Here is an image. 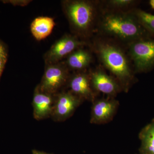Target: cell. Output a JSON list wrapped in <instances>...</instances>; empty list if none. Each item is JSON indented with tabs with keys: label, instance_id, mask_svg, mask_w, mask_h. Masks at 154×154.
<instances>
[{
	"label": "cell",
	"instance_id": "6da1fadb",
	"mask_svg": "<svg viewBox=\"0 0 154 154\" xmlns=\"http://www.w3.org/2000/svg\"><path fill=\"white\" fill-rule=\"evenodd\" d=\"M97 29L106 38L128 44L152 36L131 12L101 8Z\"/></svg>",
	"mask_w": 154,
	"mask_h": 154
},
{
	"label": "cell",
	"instance_id": "7a4b0ae2",
	"mask_svg": "<svg viewBox=\"0 0 154 154\" xmlns=\"http://www.w3.org/2000/svg\"><path fill=\"white\" fill-rule=\"evenodd\" d=\"M92 48L104 66L114 76L122 89L127 91L135 73L129 56L116 41L107 38H96Z\"/></svg>",
	"mask_w": 154,
	"mask_h": 154
},
{
	"label": "cell",
	"instance_id": "3957f363",
	"mask_svg": "<svg viewBox=\"0 0 154 154\" xmlns=\"http://www.w3.org/2000/svg\"><path fill=\"white\" fill-rule=\"evenodd\" d=\"M96 2L67 0L62 2L64 13L74 35L79 38L90 36L97 28L100 8Z\"/></svg>",
	"mask_w": 154,
	"mask_h": 154
},
{
	"label": "cell",
	"instance_id": "277c9868",
	"mask_svg": "<svg viewBox=\"0 0 154 154\" xmlns=\"http://www.w3.org/2000/svg\"><path fill=\"white\" fill-rule=\"evenodd\" d=\"M128 55L135 73L150 70L154 66V39H140L128 44Z\"/></svg>",
	"mask_w": 154,
	"mask_h": 154
},
{
	"label": "cell",
	"instance_id": "5b68a950",
	"mask_svg": "<svg viewBox=\"0 0 154 154\" xmlns=\"http://www.w3.org/2000/svg\"><path fill=\"white\" fill-rule=\"evenodd\" d=\"M45 65L44 74L38 86L43 92L54 95L67 85L70 75L69 69L64 62Z\"/></svg>",
	"mask_w": 154,
	"mask_h": 154
},
{
	"label": "cell",
	"instance_id": "8992f818",
	"mask_svg": "<svg viewBox=\"0 0 154 154\" xmlns=\"http://www.w3.org/2000/svg\"><path fill=\"white\" fill-rule=\"evenodd\" d=\"M87 44L75 35L67 34L55 42L45 53L44 59L45 64L57 63L80 48Z\"/></svg>",
	"mask_w": 154,
	"mask_h": 154
},
{
	"label": "cell",
	"instance_id": "52a82bcc",
	"mask_svg": "<svg viewBox=\"0 0 154 154\" xmlns=\"http://www.w3.org/2000/svg\"><path fill=\"white\" fill-rule=\"evenodd\" d=\"M83 100L70 91H62L55 95L54 105L51 118L61 122L69 118Z\"/></svg>",
	"mask_w": 154,
	"mask_h": 154
},
{
	"label": "cell",
	"instance_id": "ba28073f",
	"mask_svg": "<svg viewBox=\"0 0 154 154\" xmlns=\"http://www.w3.org/2000/svg\"><path fill=\"white\" fill-rule=\"evenodd\" d=\"M66 85L69 89V91L83 101H95L96 93L91 85L90 74L85 71L70 75Z\"/></svg>",
	"mask_w": 154,
	"mask_h": 154
},
{
	"label": "cell",
	"instance_id": "9c48e42d",
	"mask_svg": "<svg viewBox=\"0 0 154 154\" xmlns=\"http://www.w3.org/2000/svg\"><path fill=\"white\" fill-rule=\"evenodd\" d=\"M89 74L91 85L94 91L101 92L112 98L122 89L121 86L115 78L107 75L100 68L92 71Z\"/></svg>",
	"mask_w": 154,
	"mask_h": 154
},
{
	"label": "cell",
	"instance_id": "30bf717a",
	"mask_svg": "<svg viewBox=\"0 0 154 154\" xmlns=\"http://www.w3.org/2000/svg\"><path fill=\"white\" fill-rule=\"evenodd\" d=\"M91 110V122L93 124H102L110 122L116 113L118 101L109 97L94 101Z\"/></svg>",
	"mask_w": 154,
	"mask_h": 154
},
{
	"label": "cell",
	"instance_id": "8fae6325",
	"mask_svg": "<svg viewBox=\"0 0 154 154\" xmlns=\"http://www.w3.org/2000/svg\"><path fill=\"white\" fill-rule=\"evenodd\" d=\"M55 95L41 91L38 85L34 91L32 106L33 117L37 120L51 118L54 105Z\"/></svg>",
	"mask_w": 154,
	"mask_h": 154
},
{
	"label": "cell",
	"instance_id": "7c38bea8",
	"mask_svg": "<svg viewBox=\"0 0 154 154\" xmlns=\"http://www.w3.org/2000/svg\"><path fill=\"white\" fill-rule=\"evenodd\" d=\"M92 61L91 53L82 47L69 54L65 63L69 69L80 72L85 70L90 65Z\"/></svg>",
	"mask_w": 154,
	"mask_h": 154
},
{
	"label": "cell",
	"instance_id": "4fadbf2b",
	"mask_svg": "<svg viewBox=\"0 0 154 154\" xmlns=\"http://www.w3.org/2000/svg\"><path fill=\"white\" fill-rule=\"evenodd\" d=\"M55 25L54 19L51 17H38L31 23L30 31L36 40L41 41L51 34Z\"/></svg>",
	"mask_w": 154,
	"mask_h": 154
},
{
	"label": "cell",
	"instance_id": "5bb4252c",
	"mask_svg": "<svg viewBox=\"0 0 154 154\" xmlns=\"http://www.w3.org/2000/svg\"><path fill=\"white\" fill-rule=\"evenodd\" d=\"M141 152L143 154H154V122L146 127L140 133Z\"/></svg>",
	"mask_w": 154,
	"mask_h": 154
},
{
	"label": "cell",
	"instance_id": "9a60e30c",
	"mask_svg": "<svg viewBox=\"0 0 154 154\" xmlns=\"http://www.w3.org/2000/svg\"><path fill=\"white\" fill-rule=\"evenodd\" d=\"M131 11L142 26L152 36H154V15L140 9H132Z\"/></svg>",
	"mask_w": 154,
	"mask_h": 154
},
{
	"label": "cell",
	"instance_id": "2e32d148",
	"mask_svg": "<svg viewBox=\"0 0 154 154\" xmlns=\"http://www.w3.org/2000/svg\"><path fill=\"white\" fill-rule=\"evenodd\" d=\"M136 2L137 1L133 0H110L104 2L105 8L122 11H128L126 9L133 6Z\"/></svg>",
	"mask_w": 154,
	"mask_h": 154
},
{
	"label": "cell",
	"instance_id": "e0dca14e",
	"mask_svg": "<svg viewBox=\"0 0 154 154\" xmlns=\"http://www.w3.org/2000/svg\"><path fill=\"white\" fill-rule=\"evenodd\" d=\"M3 2L9 3L14 6H27L31 1L28 0H10V1H3Z\"/></svg>",
	"mask_w": 154,
	"mask_h": 154
},
{
	"label": "cell",
	"instance_id": "ac0fdd59",
	"mask_svg": "<svg viewBox=\"0 0 154 154\" xmlns=\"http://www.w3.org/2000/svg\"><path fill=\"white\" fill-rule=\"evenodd\" d=\"M8 51L5 45L0 40V57L8 59Z\"/></svg>",
	"mask_w": 154,
	"mask_h": 154
},
{
	"label": "cell",
	"instance_id": "d6986e66",
	"mask_svg": "<svg viewBox=\"0 0 154 154\" xmlns=\"http://www.w3.org/2000/svg\"><path fill=\"white\" fill-rule=\"evenodd\" d=\"M8 59L5 58L0 57V79L2 77V75L7 63Z\"/></svg>",
	"mask_w": 154,
	"mask_h": 154
},
{
	"label": "cell",
	"instance_id": "ffe728a7",
	"mask_svg": "<svg viewBox=\"0 0 154 154\" xmlns=\"http://www.w3.org/2000/svg\"><path fill=\"white\" fill-rule=\"evenodd\" d=\"M32 154H53L48 153L45 152L40 151L36 150L33 149L32 151Z\"/></svg>",
	"mask_w": 154,
	"mask_h": 154
},
{
	"label": "cell",
	"instance_id": "44dd1931",
	"mask_svg": "<svg viewBox=\"0 0 154 154\" xmlns=\"http://www.w3.org/2000/svg\"><path fill=\"white\" fill-rule=\"evenodd\" d=\"M149 4L152 8L154 9V0L150 1Z\"/></svg>",
	"mask_w": 154,
	"mask_h": 154
},
{
	"label": "cell",
	"instance_id": "7402d4cb",
	"mask_svg": "<svg viewBox=\"0 0 154 154\" xmlns=\"http://www.w3.org/2000/svg\"></svg>",
	"mask_w": 154,
	"mask_h": 154
}]
</instances>
